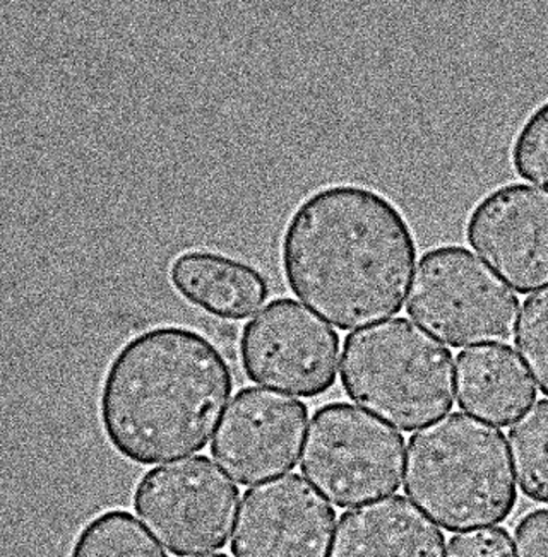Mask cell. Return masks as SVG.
I'll use <instances>...</instances> for the list:
<instances>
[{"instance_id":"8","label":"cell","mask_w":548,"mask_h":557,"mask_svg":"<svg viewBox=\"0 0 548 557\" xmlns=\"http://www.w3.org/2000/svg\"><path fill=\"white\" fill-rule=\"evenodd\" d=\"M241 358L254 383L319 397L337 383L340 335L301 302L275 299L244 326Z\"/></svg>"},{"instance_id":"9","label":"cell","mask_w":548,"mask_h":557,"mask_svg":"<svg viewBox=\"0 0 548 557\" xmlns=\"http://www.w3.org/2000/svg\"><path fill=\"white\" fill-rule=\"evenodd\" d=\"M308 409L289 395L257 386L242 388L221 419L211 455L241 486L295 469Z\"/></svg>"},{"instance_id":"15","label":"cell","mask_w":548,"mask_h":557,"mask_svg":"<svg viewBox=\"0 0 548 557\" xmlns=\"http://www.w3.org/2000/svg\"><path fill=\"white\" fill-rule=\"evenodd\" d=\"M69 557H169L125 510H107L77 532Z\"/></svg>"},{"instance_id":"7","label":"cell","mask_w":548,"mask_h":557,"mask_svg":"<svg viewBox=\"0 0 548 557\" xmlns=\"http://www.w3.org/2000/svg\"><path fill=\"white\" fill-rule=\"evenodd\" d=\"M241 491L208 457L167 463L146 472L134 490L141 522L173 556L223 549L232 534Z\"/></svg>"},{"instance_id":"2","label":"cell","mask_w":548,"mask_h":557,"mask_svg":"<svg viewBox=\"0 0 548 557\" xmlns=\"http://www.w3.org/2000/svg\"><path fill=\"white\" fill-rule=\"evenodd\" d=\"M232 392L230 364L209 338L153 326L129 338L105 371L101 430L129 462H170L208 445Z\"/></svg>"},{"instance_id":"11","label":"cell","mask_w":548,"mask_h":557,"mask_svg":"<svg viewBox=\"0 0 548 557\" xmlns=\"http://www.w3.org/2000/svg\"><path fill=\"white\" fill-rule=\"evenodd\" d=\"M337 511L302 475L245 491L232 539L235 557H326Z\"/></svg>"},{"instance_id":"1","label":"cell","mask_w":548,"mask_h":557,"mask_svg":"<svg viewBox=\"0 0 548 557\" xmlns=\"http://www.w3.org/2000/svg\"><path fill=\"white\" fill-rule=\"evenodd\" d=\"M416 260L403 212L374 188L337 184L284 224L281 265L296 298L340 331L400 313Z\"/></svg>"},{"instance_id":"21","label":"cell","mask_w":548,"mask_h":557,"mask_svg":"<svg viewBox=\"0 0 548 557\" xmlns=\"http://www.w3.org/2000/svg\"><path fill=\"white\" fill-rule=\"evenodd\" d=\"M206 557H229V556H224V554H215V556H206Z\"/></svg>"},{"instance_id":"16","label":"cell","mask_w":548,"mask_h":557,"mask_svg":"<svg viewBox=\"0 0 548 557\" xmlns=\"http://www.w3.org/2000/svg\"><path fill=\"white\" fill-rule=\"evenodd\" d=\"M508 438L521 493L548 505V398L526 410Z\"/></svg>"},{"instance_id":"12","label":"cell","mask_w":548,"mask_h":557,"mask_svg":"<svg viewBox=\"0 0 548 557\" xmlns=\"http://www.w3.org/2000/svg\"><path fill=\"white\" fill-rule=\"evenodd\" d=\"M445 534L403 496L344 511L329 557H442Z\"/></svg>"},{"instance_id":"6","label":"cell","mask_w":548,"mask_h":557,"mask_svg":"<svg viewBox=\"0 0 548 557\" xmlns=\"http://www.w3.org/2000/svg\"><path fill=\"white\" fill-rule=\"evenodd\" d=\"M404 438L386 422L346 403L319 407L308 424L302 474L338 508L397 493Z\"/></svg>"},{"instance_id":"20","label":"cell","mask_w":548,"mask_h":557,"mask_svg":"<svg viewBox=\"0 0 548 557\" xmlns=\"http://www.w3.org/2000/svg\"><path fill=\"white\" fill-rule=\"evenodd\" d=\"M517 557H548V510L524 515L514 529Z\"/></svg>"},{"instance_id":"4","label":"cell","mask_w":548,"mask_h":557,"mask_svg":"<svg viewBox=\"0 0 548 557\" xmlns=\"http://www.w3.org/2000/svg\"><path fill=\"white\" fill-rule=\"evenodd\" d=\"M341 383L353 403L415 431L454 406V359L421 326L392 319L344 338Z\"/></svg>"},{"instance_id":"13","label":"cell","mask_w":548,"mask_h":557,"mask_svg":"<svg viewBox=\"0 0 548 557\" xmlns=\"http://www.w3.org/2000/svg\"><path fill=\"white\" fill-rule=\"evenodd\" d=\"M458 406L497 426H511L536 400V386L508 344L461 350L456 359Z\"/></svg>"},{"instance_id":"3","label":"cell","mask_w":548,"mask_h":557,"mask_svg":"<svg viewBox=\"0 0 548 557\" xmlns=\"http://www.w3.org/2000/svg\"><path fill=\"white\" fill-rule=\"evenodd\" d=\"M403 487L448 532L506 522L517 503L504 433L461 412L413 434Z\"/></svg>"},{"instance_id":"5","label":"cell","mask_w":548,"mask_h":557,"mask_svg":"<svg viewBox=\"0 0 548 557\" xmlns=\"http://www.w3.org/2000/svg\"><path fill=\"white\" fill-rule=\"evenodd\" d=\"M406 313L448 346H492L516 331L520 299L472 251L446 245L416 265Z\"/></svg>"},{"instance_id":"18","label":"cell","mask_w":548,"mask_h":557,"mask_svg":"<svg viewBox=\"0 0 548 557\" xmlns=\"http://www.w3.org/2000/svg\"><path fill=\"white\" fill-rule=\"evenodd\" d=\"M511 161L517 176L548 190V100L524 120L512 140Z\"/></svg>"},{"instance_id":"19","label":"cell","mask_w":548,"mask_h":557,"mask_svg":"<svg viewBox=\"0 0 548 557\" xmlns=\"http://www.w3.org/2000/svg\"><path fill=\"white\" fill-rule=\"evenodd\" d=\"M446 557H516L512 539L502 527H484L454 535Z\"/></svg>"},{"instance_id":"10","label":"cell","mask_w":548,"mask_h":557,"mask_svg":"<svg viewBox=\"0 0 548 557\" xmlns=\"http://www.w3.org/2000/svg\"><path fill=\"white\" fill-rule=\"evenodd\" d=\"M466 239L520 295L547 286L548 191L526 184L497 187L470 212Z\"/></svg>"},{"instance_id":"17","label":"cell","mask_w":548,"mask_h":557,"mask_svg":"<svg viewBox=\"0 0 548 557\" xmlns=\"http://www.w3.org/2000/svg\"><path fill=\"white\" fill-rule=\"evenodd\" d=\"M514 343L536 385L548 395V287L524 299Z\"/></svg>"},{"instance_id":"14","label":"cell","mask_w":548,"mask_h":557,"mask_svg":"<svg viewBox=\"0 0 548 557\" xmlns=\"http://www.w3.org/2000/svg\"><path fill=\"white\" fill-rule=\"evenodd\" d=\"M170 283L206 313L244 320L269 298V284L256 268L211 250H187L173 259Z\"/></svg>"}]
</instances>
